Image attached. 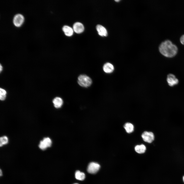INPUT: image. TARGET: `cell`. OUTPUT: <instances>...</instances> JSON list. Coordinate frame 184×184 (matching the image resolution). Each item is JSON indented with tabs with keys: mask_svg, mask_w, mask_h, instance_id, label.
<instances>
[{
	"mask_svg": "<svg viewBox=\"0 0 184 184\" xmlns=\"http://www.w3.org/2000/svg\"><path fill=\"white\" fill-rule=\"evenodd\" d=\"M159 50L160 52L165 56L171 57L176 55L178 48L170 41L167 40L161 43L159 47Z\"/></svg>",
	"mask_w": 184,
	"mask_h": 184,
	"instance_id": "cell-1",
	"label": "cell"
},
{
	"mask_svg": "<svg viewBox=\"0 0 184 184\" xmlns=\"http://www.w3.org/2000/svg\"><path fill=\"white\" fill-rule=\"evenodd\" d=\"M78 83L82 87H87L90 86L92 83L91 78L88 76L84 74L81 75L78 77Z\"/></svg>",
	"mask_w": 184,
	"mask_h": 184,
	"instance_id": "cell-2",
	"label": "cell"
},
{
	"mask_svg": "<svg viewBox=\"0 0 184 184\" xmlns=\"http://www.w3.org/2000/svg\"><path fill=\"white\" fill-rule=\"evenodd\" d=\"M141 136L145 142L149 143H151L154 139V134L151 132L145 131L142 134Z\"/></svg>",
	"mask_w": 184,
	"mask_h": 184,
	"instance_id": "cell-3",
	"label": "cell"
},
{
	"mask_svg": "<svg viewBox=\"0 0 184 184\" xmlns=\"http://www.w3.org/2000/svg\"><path fill=\"white\" fill-rule=\"evenodd\" d=\"M100 168V166L98 164L95 162H91L88 166L87 171L89 173L95 174L98 172Z\"/></svg>",
	"mask_w": 184,
	"mask_h": 184,
	"instance_id": "cell-4",
	"label": "cell"
},
{
	"mask_svg": "<svg viewBox=\"0 0 184 184\" xmlns=\"http://www.w3.org/2000/svg\"><path fill=\"white\" fill-rule=\"evenodd\" d=\"M167 81L168 85L171 86L177 85L179 82L178 79L175 75L171 74H169L167 75Z\"/></svg>",
	"mask_w": 184,
	"mask_h": 184,
	"instance_id": "cell-5",
	"label": "cell"
},
{
	"mask_svg": "<svg viewBox=\"0 0 184 184\" xmlns=\"http://www.w3.org/2000/svg\"><path fill=\"white\" fill-rule=\"evenodd\" d=\"M24 20V17L22 15L17 14L14 17L13 20V23L16 26L19 27L22 24Z\"/></svg>",
	"mask_w": 184,
	"mask_h": 184,
	"instance_id": "cell-6",
	"label": "cell"
},
{
	"mask_svg": "<svg viewBox=\"0 0 184 184\" xmlns=\"http://www.w3.org/2000/svg\"><path fill=\"white\" fill-rule=\"evenodd\" d=\"M73 30L76 33H79L82 32L84 30L83 24L80 22H77L75 23L73 26Z\"/></svg>",
	"mask_w": 184,
	"mask_h": 184,
	"instance_id": "cell-7",
	"label": "cell"
},
{
	"mask_svg": "<svg viewBox=\"0 0 184 184\" xmlns=\"http://www.w3.org/2000/svg\"><path fill=\"white\" fill-rule=\"evenodd\" d=\"M103 69L104 71L106 73H110L113 72L114 67L112 64L107 62L104 65Z\"/></svg>",
	"mask_w": 184,
	"mask_h": 184,
	"instance_id": "cell-8",
	"label": "cell"
},
{
	"mask_svg": "<svg viewBox=\"0 0 184 184\" xmlns=\"http://www.w3.org/2000/svg\"><path fill=\"white\" fill-rule=\"evenodd\" d=\"M96 29L98 34L102 36H106L107 35V32L106 29L102 26L97 25L96 27Z\"/></svg>",
	"mask_w": 184,
	"mask_h": 184,
	"instance_id": "cell-9",
	"label": "cell"
},
{
	"mask_svg": "<svg viewBox=\"0 0 184 184\" xmlns=\"http://www.w3.org/2000/svg\"><path fill=\"white\" fill-rule=\"evenodd\" d=\"M53 102L54 107L57 108L61 107L63 103V101L61 98L57 97L55 98L53 100Z\"/></svg>",
	"mask_w": 184,
	"mask_h": 184,
	"instance_id": "cell-10",
	"label": "cell"
},
{
	"mask_svg": "<svg viewBox=\"0 0 184 184\" xmlns=\"http://www.w3.org/2000/svg\"><path fill=\"white\" fill-rule=\"evenodd\" d=\"M62 29L65 35L67 36H71L73 34V29L68 26H64L62 28Z\"/></svg>",
	"mask_w": 184,
	"mask_h": 184,
	"instance_id": "cell-11",
	"label": "cell"
},
{
	"mask_svg": "<svg viewBox=\"0 0 184 184\" xmlns=\"http://www.w3.org/2000/svg\"><path fill=\"white\" fill-rule=\"evenodd\" d=\"M146 150L145 146L143 144L137 145L135 147V150L137 153L142 154L144 153Z\"/></svg>",
	"mask_w": 184,
	"mask_h": 184,
	"instance_id": "cell-12",
	"label": "cell"
},
{
	"mask_svg": "<svg viewBox=\"0 0 184 184\" xmlns=\"http://www.w3.org/2000/svg\"><path fill=\"white\" fill-rule=\"evenodd\" d=\"M124 127L126 132L128 133H131L134 131V126L133 124L129 123H125L124 126Z\"/></svg>",
	"mask_w": 184,
	"mask_h": 184,
	"instance_id": "cell-13",
	"label": "cell"
},
{
	"mask_svg": "<svg viewBox=\"0 0 184 184\" xmlns=\"http://www.w3.org/2000/svg\"><path fill=\"white\" fill-rule=\"evenodd\" d=\"M75 176L76 179L80 180H83L85 178V174L78 170L76 172Z\"/></svg>",
	"mask_w": 184,
	"mask_h": 184,
	"instance_id": "cell-14",
	"label": "cell"
},
{
	"mask_svg": "<svg viewBox=\"0 0 184 184\" xmlns=\"http://www.w3.org/2000/svg\"><path fill=\"white\" fill-rule=\"evenodd\" d=\"M8 141L7 137L6 136L1 137L0 138V146H1L3 145L7 144Z\"/></svg>",
	"mask_w": 184,
	"mask_h": 184,
	"instance_id": "cell-15",
	"label": "cell"
},
{
	"mask_svg": "<svg viewBox=\"0 0 184 184\" xmlns=\"http://www.w3.org/2000/svg\"><path fill=\"white\" fill-rule=\"evenodd\" d=\"M43 141L47 147H49L51 146L52 144V141L48 137L44 138L43 140Z\"/></svg>",
	"mask_w": 184,
	"mask_h": 184,
	"instance_id": "cell-16",
	"label": "cell"
},
{
	"mask_svg": "<svg viewBox=\"0 0 184 184\" xmlns=\"http://www.w3.org/2000/svg\"><path fill=\"white\" fill-rule=\"evenodd\" d=\"M39 147L40 149L42 150H44L48 147L43 140L40 141Z\"/></svg>",
	"mask_w": 184,
	"mask_h": 184,
	"instance_id": "cell-17",
	"label": "cell"
},
{
	"mask_svg": "<svg viewBox=\"0 0 184 184\" xmlns=\"http://www.w3.org/2000/svg\"><path fill=\"white\" fill-rule=\"evenodd\" d=\"M6 92L4 89L0 88V95L5 96L6 95Z\"/></svg>",
	"mask_w": 184,
	"mask_h": 184,
	"instance_id": "cell-18",
	"label": "cell"
},
{
	"mask_svg": "<svg viewBox=\"0 0 184 184\" xmlns=\"http://www.w3.org/2000/svg\"><path fill=\"white\" fill-rule=\"evenodd\" d=\"M180 41L181 43L184 45V35H182L180 38Z\"/></svg>",
	"mask_w": 184,
	"mask_h": 184,
	"instance_id": "cell-19",
	"label": "cell"
},
{
	"mask_svg": "<svg viewBox=\"0 0 184 184\" xmlns=\"http://www.w3.org/2000/svg\"><path fill=\"white\" fill-rule=\"evenodd\" d=\"M0 72H1L2 70L3 67H2V66L1 65V64H0Z\"/></svg>",
	"mask_w": 184,
	"mask_h": 184,
	"instance_id": "cell-20",
	"label": "cell"
},
{
	"mask_svg": "<svg viewBox=\"0 0 184 184\" xmlns=\"http://www.w3.org/2000/svg\"><path fill=\"white\" fill-rule=\"evenodd\" d=\"M182 179H183V182H184V176H183Z\"/></svg>",
	"mask_w": 184,
	"mask_h": 184,
	"instance_id": "cell-21",
	"label": "cell"
},
{
	"mask_svg": "<svg viewBox=\"0 0 184 184\" xmlns=\"http://www.w3.org/2000/svg\"><path fill=\"white\" fill-rule=\"evenodd\" d=\"M119 1H120V0H115V1H116V2H119Z\"/></svg>",
	"mask_w": 184,
	"mask_h": 184,
	"instance_id": "cell-22",
	"label": "cell"
},
{
	"mask_svg": "<svg viewBox=\"0 0 184 184\" xmlns=\"http://www.w3.org/2000/svg\"><path fill=\"white\" fill-rule=\"evenodd\" d=\"M77 184V183H75V184Z\"/></svg>",
	"mask_w": 184,
	"mask_h": 184,
	"instance_id": "cell-23",
	"label": "cell"
}]
</instances>
